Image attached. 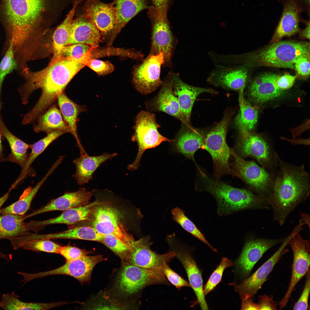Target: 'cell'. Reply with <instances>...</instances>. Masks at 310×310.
<instances>
[{
    "label": "cell",
    "instance_id": "55",
    "mask_svg": "<svg viewBox=\"0 0 310 310\" xmlns=\"http://www.w3.org/2000/svg\"><path fill=\"white\" fill-rule=\"evenodd\" d=\"M296 77V75L288 74L282 76L279 75L276 80V85L278 88L284 91L292 86Z\"/></svg>",
    "mask_w": 310,
    "mask_h": 310
},
{
    "label": "cell",
    "instance_id": "64",
    "mask_svg": "<svg viewBox=\"0 0 310 310\" xmlns=\"http://www.w3.org/2000/svg\"><path fill=\"white\" fill-rule=\"evenodd\" d=\"M1 108L0 96V108Z\"/></svg>",
    "mask_w": 310,
    "mask_h": 310
},
{
    "label": "cell",
    "instance_id": "37",
    "mask_svg": "<svg viewBox=\"0 0 310 310\" xmlns=\"http://www.w3.org/2000/svg\"><path fill=\"white\" fill-rule=\"evenodd\" d=\"M0 133L8 142L11 150L10 154L2 161L13 162L23 168L27 160V151L30 148L28 144L20 139L11 133L3 122L0 115Z\"/></svg>",
    "mask_w": 310,
    "mask_h": 310
},
{
    "label": "cell",
    "instance_id": "52",
    "mask_svg": "<svg viewBox=\"0 0 310 310\" xmlns=\"http://www.w3.org/2000/svg\"><path fill=\"white\" fill-rule=\"evenodd\" d=\"M152 5L150 7L149 16L152 18L155 16H167L170 0H151Z\"/></svg>",
    "mask_w": 310,
    "mask_h": 310
},
{
    "label": "cell",
    "instance_id": "11",
    "mask_svg": "<svg viewBox=\"0 0 310 310\" xmlns=\"http://www.w3.org/2000/svg\"><path fill=\"white\" fill-rule=\"evenodd\" d=\"M104 260L101 255H87L80 259L66 261L61 266L50 270L35 273L21 272L18 273L23 276L24 278L21 282H24V284L36 278L56 275L71 276L83 284L89 281L95 266Z\"/></svg>",
    "mask_w": 310,
    "mask_h": 310
},
{
    "label": "cell",
    "instance_id": "40",
    "mask_svg": "<svg viewBox=\"0 0 310 310\" xmlns=\"http://www.w3.org/2000/svg\"><path fill=\"white\" fill-rule=\"evenodd\" d=\"M66 133V132L62 130H55L47 134L46 136L34 144H30V148L31 149V152L28 156L26 164L22 169L20 174L13 184V185L16 186L24 178L32 163L51 144Z\"/></svg>",
    "mask_w": 310,
    "mask_h": 310
},
{
    "label": "cell",
    "instance_id": "12",
    "mask_svg": "<svg viewBox=\"0 0 310 310\" xmlns=\"http://www.w3.org/2000/svg\"><path fill=\"white\" fill-rule=\"evenodd\" d=\"M119 214L114 208L102 203L94 209L92 216L93 227L102 235L115 236L130 250L135 240L121 222Z\"/></svg>",
    "mask_w": 310,
    "mask_h": 310
},
{
    "label": "cell",
    "instance_id": "44",
    "mask_svg": "<svg viewBox=\"0 0 310 310\" xmlns=\"http://www.w3.org/2000/svg\"><path fill=\"white\" fill-rule=\"evenodd\" d=\"M171 213L173 219L184 229L208 245L213 251L217 252L216 249L210 245L195 225L185 216L184 211L176 207L172 210Z\"/></svg>",
    "mask_w": 310,
    "mask_h": 310
},
{
    "label": "cell",
    "instance_id": "6",
    "mask_svg": "<svg viewBox=\"0 0 310 310\" xmlns=\"http://www.w3.org/2000/svg\"><path fill=\"white\" fill-rule=\"evenodd\" d=\"M235 111L234 109L230 108L225 111L221 121L207 134L202 145L212 157L215 167L214 175L218 179L227 174L239 176L230 166V150L226 141L228 127Z\"/></svg>",
    "mask_w": 310,
    "mask_h": 310
},
{
    "label": "cell",
    "instance_id": "10",
    "mask_svg": "<svg viewBox=\"0 0 310 310\" xmlns=\"http://www.w3.org/2000/svg\"><path fill=\"white\" fill-rule=\"evenodd\" d=\"M296 234L293 230L292 232L286 237L277 251L266 261L251 276L245 278L239 284L235 282L229 285L232 286L235 291L238 293L241 299L250 298L253 300L258 290L261 289L263 284L279 260L284 255L288 252L286 248L290 239Z\"/></svg>",
    "mask_w": 310,
    "mask_h": 310
},
{
    "label": "cell",
    "instance_id": "18",
    "mask_svg": "<svg viewBox=\"0 0 310 310\" xmlns=\"http://www.w3.org/2000/svg\"><path fill=\"white\" fill-rule=\"evenodd\" d=\"M152 243L149 235L144 237L132 243L127 263L147 269L163 271L164 264L175 256L173 251L163 255L157 254L150 249Z\"/></svg>",
    "mask_w": 310,
    "mask_h": 310
},
{
    "label": "cell",
    "instance_id": "30",
    "mask_svg": "<svg viewBox=\"0 0 310 310\" xmlns=\"http://www.w3.org/2000/svg\"><path fill=\"white\" fill-rule=\"evenodd\" d=\"M116 20L114 32L108 41L111 46L121 29L135 16L143 9L149 8L147 0H115Z\"/></svg>",
    "mask_w": 310,
    "mask_h": 310
},
{
    "label": "cell",
    "instance_id": "29",
    "mask_svg": "<svg viewBox=\"0 0 310 310\" xmlns=\"http://www.w3.org/2000/svg\"><path fill=\"white\" fill-rule=\"evenodd\" d=\"M117 155V153H104L98 156H90L87 154L80 155L73 160L76 166V172L73 177L78 183L81 185L92 179L94 173L103 163L112 159Z\"/></svg>",
    "mask_w": 310,
    "mask_h": 310
},
{
    "label": "cell",
    "instance_id": "63",
    "mask_svg": "<svg viewBox=\"0 0 310 310\" xmlns=\"http://www.w3.org/2000/svg\"><path fill=\"white\" fill-rule=\"evenodd\" d=\"M1 301L0 300V308H1Z\"/></svg>",
    "mask_w": 310,
    "mask_h": 310
},
{
    "label": "cell",
    "instance_id": "32",
    "mask_svg": "<svg viewBox=\"0 0 310 310\" xmlns=\"http://www.w3.org/2000/svg\"><path fill=\"white\" fill-rule=\"evenodd\" d=\"M204 139L202 135L189 125L182 124L173 145L175 150L194 160V155L202 145Z\"/></svg>",
    "mask_w": 310,
    "mask_h": 310
},
{
    "label": "cell",
    "instance_id": "49",
    "mask_svg": "<svg viewBox=\"0 0 310 310\" xmlns=\"http://www.w3.org/2000/svg\"><path fill=\"white\" fill-rule=\"evenodd\" d=\"M91 252L90 251L81 249L69 244L66 245L61 246L59 254L65 258L66 261L82 258Z\"/></svg>",
    "mask_w": 310,
    "mask_h": 310
},
{
    "label": "cell",
    "instance_id": "57",
    "mask_svg": "<svg viewBox=\"0 0 310 310\" xmlns=\"http://www.w3.org/2000/svg\"><path fill=\"white\" fill-rule=\"evenodd\" d=\"M310 18H309L307 20H304L303 22L305 24V28L302 30H300L299 32V37L301 38L310 39Z\"/></svg>",
    "mask_w": 310,
    "mask_h": 310
},
{
    "label": "cell",
    "instance_id": "9",
    "mask_svg": "<svg viewBox=\"0 0 310 310\" xmlns=\"http://www.w3.org/2000/svg\"><path fill=\"white\" fill-rule=\"evenodd\" d=\"M237 173L255 193L266 200L271 191L276 173L258 166L254 161L245 160L230 150Z\"/></svg>",
    "mask_w": 310,
    "mask_h": 310
},
{
    "label": "cell",
    "instance_id": "43",
    "mask_svg": "<svg viewBox=\"0 0 310 310\" xmlns=\"http://www.w3.org/2000/svg\"><path fill=\"white\" fill-rule=\"evenodd\" d=\"M94 48L91 46L83 44L68 45L62 49L60 59L69 58L82 63L86 66L87 61L91 58V53Z\"/></svg>",
    "mask_w": 310,
    "mask_h": 310
},
{
    "label": "cell",
    "instance_id": "4",
    "mask_svg": "<svg viewBox=\"0 0 310 310\" xmlns=\"http://www.w3.org/2000/svg\"><path fill=\"white\" fill-rule=\"evenodd\" d=\"M310 55L309 42L280 41L269 44L257 51L243 55L245 66H265L294 69L299 57Z\"/></svg>",
    "mask_w": 310,
    "mask_h": 310
},
{
    "label": "cell",
    "instance_id": "14",
    "mask_svg": "<svg viewBox=\"0 0 310 310\" xmlns=\"http://www.w3.org/2000/svg\"><path fill=\"white\" fill-rule=\"evenodd\" d=\"M290 245L293 253L292 272L290 284L285 296L279 302V309L287 305L292 291L298 282L306 274L309 269L310 246L309 240L303 239L299 233L290 239Z\"/></svg>",
    "mask_w": 310,
    "mask_h": 310
},
{
    "label": "cell",
    "instance_id": "31",
    "mask_svg": "<svg viewBox=\"0 0 310 310\" xmlns=\"http://www.w3.org/2000/svg\"><path fill=\"white\" fill-rule=\"evenodd\" d=\"M57 100L63 119L68 126L71 134L76 140L80 154H86L80 141L77 128V123L79 120L78 116L81 113L87 111L86 106L79 105L73 102L64 92L59 95Z\"/></svg>",
    "mask_w": 310,
    "mask_h": 310
},
{
    "label": "cell",
    "instance_id": "27",
    "mask_svg": "<svg viewBox=\"0 0 310 310\" xmlns=\"http://www.w3.org/2000/svg\"><path fill=\"white\" fill-rule=\"evenodd\" d=\"M101 40L98 30L89 19L81 15L73 20L68 45L83 44L96 48Z\"/></svg>",
    "mask_w": 310,
    "mask_h": 310
},
{
    "label": "cell",
    "instance_id": "54",
    "mask_svg": "<svg viewBox=\"0 0 310 310\" xmlns=\"http://www.w3.org/2000/svg\"><path fill=\"white\" fill-rule=\"evenodd\" d=\"M257 303L258 310H276L277 303L273 300L272 295L259 296Z\"/></svg>",
    "mask_w": 310,
    "mask_h": 310
},
{
    "label": "cell",
    "instance_id": "41",
    "mask_svg": "<svg viewBox=\"0 0 310 310\" xmlns=\"http://www.w3.org/2000/svg\"><path fill=\"white\" fill-rule=\"evenodd\" d=\"M9 240L15 250L21 248L34 251L59 254L61 247L48 239L24 240L16 237Z\"/></svg>",
    "mask_w": 310,
    "mask_h": 310
},
{
    "label": "cell",
    "instance_id": "7",
    "mask_svg": "<svg viewBox=\"0 0 310 310\" xmlns=\"http://www.w3.org/2000/svg\"><path fill=\"white\" fill-rule=\"evenodd\" d=\"M160 127L156 122L154 114L144 111L138 113L134 128L135 132L131 139L133 142L137 143L138 152L134 161L127 166L128 170L133 171L137 168L146 150L155 148L163 142H171L173 141L160 133L158 128Z\"/></svg>",
    "mask_w": 310,
    "mask_h": 310
},
{
    "label": "cell",
    "instance_id": "28",
    "mask_svg": "<svg viewBox=\"0 0 310 310\" xmlns=\"http://www.w3.org/2000/svg\"><path fill=\"white\" fill-rule=\"evenodd\" d=\"M246 67L217 69L208 78L209 82L216 86L235 90H243L248 78Z\"/></svg>",
    "mask_w": 310,
    "mask_h": 310
},
{
    "label": "cell",
    "instance_id": "20",
    "mask_svg": "<svg viewBox=\"0 0 310 310\" xmlns=\"http://www.w3.org/2000/svg\"><path fill=\"white\" fill-rule=\"evenodd\" d=\"M152 18L153 20L152 45L150 54L156 55L162 53L164 57V64L170 66L175 41L167 16Z\"/></svg>",
    "mask_w": 310,
    "mask_h": 310
},
{
    "label": "cell",
    "instance_id": "13",
    "mask_svg": "<svg viewBox=\"0 0 310 310\" xmlns=\"http://www.w3.org/2000/svg\"><path fill=\"white\" fill-rule=\"evenodd\" d=\"M166 240L183 266L189 283L197 298V302L202 310H208L203 291L201 272L189 251L177 238L175 233L167 236Z\"/></svg>",
    "mask_w": 310,
    "mask_h": 310
},
{
    "label": "cell",
    "instance_id": "59",
    "mask_svg": "<svg viewBox=\"0 0 310 310\" xmlns=\"http://www.w3.org/2000/svg\"><path fill=\"white\" fill-rule=\"evenodd\" d=\"M301 219L305 223L310 229V216L307 213H300Z\"/></svg>",
    "mask_w": 310,
    "mask_h": 310
},
{
    "label": "cell",
    "instance_id": "47",
    "mask_svg": "<svg viewBox=\"0 0 310 310\" xmlns=\"http://www.w3.org/2000/svg\"><path fill=\"white\" fill-rule=\"evenodd\" d=\"M100 242L103 243L123 260L127 261V260L130 249L115 236L111 235H103Z\"/></svg>",
    "mask_w": 310,
    "mask_h": 310
},
{
    "label": "cell",
    "instance_id": "35",
    "mask_svg": "<svg viewBox=\"0 0 310 310\" xmlns=\"http://www.w3.org/2000/svg\"><path fill=\"white\" fill-rule=\"evenodd\" d=\"M36 121L37 123L33 126V130L36 133L43 132L47 134L54 131L60 130L71 134L68 126L55 104L40 115Z\"/></svg>",
    "mask_w": 310,
    "mask_h": 310
},
{
    "label": "cell",
    "instance_id": "48",
    "mask_svg": "<svg viewBox=\"0 0 310 310\" xmlns=\"http://www.w3.org/2000/svg\"><path fill=\"white\" fill-rule=\"evenodd\" d=\"M86 66L100 76H104L110 73L113 72L114 69V66L110 62L94 58H90L88 60Z\"/></svg>",
    "mask_w": 310,
    "mask_h": 310
},
{
    "label": "cell",
    "instance_id": "61",
    "mask_svg": "<svg viewBox=\"0 0 310 310\" xmlns=\"http://www.w3.org/2000/svg\"><path fill=\"white\" fill-rule=\"evenodd\" d=\"M1 134L0 133V161H2L3 159L2 158L3 155V148L1 142Z\"/></svg>",
    "mask_w": 310,
    "mask_h": 310
},
{
    "label": "cell",
    "instance_id": "1",
    "mask_svg": "<svg viewBox=\"0 0 310 310\" xmlns=\"http://www.w3.org/2000/svg\"><path fill=\"white\" fill-rule=\"evenodd\" d=\"M74 0H0V22L14 51L25 52L37 44Z\"/></svg>",
    "mask_w": 310,
    "mask_h": 310
},
{
    "label": "cell",
    "instance_id": "42",
    "mask_svg": "<svg viewBox=\"0 0 310 310\" xmlns=\"http://www.w3.org/2000/svg\"><path fill=\"white\" fill-rule=\"evenodd\" d=\"M19 296L13 292L3 294L1 300V308L4 310H44L51 309V303H27L20 301Z\"/></svg>",
    "mask_w": 310,
    "mask_h": 310
},
{
    "label": "cell",
    "instance_id": "26",
    "mask_svg": "<svg viewBox=\"0 0 310 310\" xmlns=\"http://www.w3.org/2000/svg\"><path fill=\"white\" fill-rule=\"evenodd\" d=\"M162 85L157 95L147 103V108L151 111L164 112L181 121L179 106L170 74Z\"/></svg>",
    "mask_w": 310,
    "mask_h": 310
},
{
    "label": "cell",
    "instance_id": "15",
    "mask_svg": "<svg viewBox=\"0 0 310 310\" xmlns=\"http://www.w3.org/2000/svg\"><path fill=\"white\" fill-rule=\"evenodd\" d=\"M162 53L150 54L142 63L136 67L133 73V83L140 93L146 95L155 91L162 83L160 78L161 67L164 64Z\"/></svg>",
    "mask_w": 310,
    "mask_h": 310
},
{
    "label": "cell",
    "instance_id": "5",
    "mask_svg": "<svg viewBox=\"0 0 310 310\" xmlns=\"http://www.w3.org/2000/svg\"><path fill=\"white\" fill-rule=\"evenodd\" d=\"M205 189L216 198L217 212L220 216L246 209H270L265 199L249 190L214 181H209Z\"/></svg>",
    "mask_w": 310,
    "mask_h": 310
},
{
    "label": "cell",
    "instance_id": "16",
    "mask_svg": "<svg viewBox=\"0 0 310 310\" xmlns=\"http://www.w3.org/2000/svg\"><path fill=\"white\" fill-rule=\"evenodd\" d=\"M241 136L237 147L243 157H253L269 171L278 167V155L264 139L250 133Z\"/></svg>",
    "mask_w": 310,
    "mask_h": 310
},
{
    "label": "cell",
    "instance_id": "46",
    "mask_svg": "<svg viewBox=\"0 0 310 310\" xmlns=\"http://www.w3.org/2000/svg\"><path fill=\"white\" fill-rule=\"evenodd\" d=\"M234 265L232 261L226 257L222 258L220 263L209 278L203 288L204 295L213 290L221 281L224 270Z\"/></svg>",
    "mask_w": 310,
    "mask_h": 310
},
{
    "label": "cell",
    "instance_id": "24",
    "mask_svg": "<svg viewBox=\"0 0 310 310\" xmlns=\"http://www.w3.org/2000/svg\"><path fill=\"white\" fill-rule=\"evenodd\" d=\"M279 75L266 73L258 76L251 82L248 88L249 98L253 102L262 104L280 97L285 93L277 86Z\"/></svg>",
    "mask_w": 310,
    "mask_h": 310
},
{
    "label": "cell",
    "instance_id": "34",
    "mask_svg": "<svg viewBox=\"0 0 310 310\" xmlns=\"http://www.w3.org/2000/svg\"><path fill=\"white\" fill-rule=\"evenodd\" d=\"M61 163L57 159L43 178L34 187L29 186L26 188L20 195L19 199L9 206L1 209V215L14 214L24 215L29 209L31 202L43 183Z\"/></svg>",
    "mask_w": 310,
    "mask_h": 310
},
{
    "label": "cell",
    "instance_id": "36",
    "mask_svg": "<svg viewBox=\"0 0 310 310\" xmlns=\"http://www.w3.org/2000/svg\"><path fill=\"white\" fill-rule=\"evenodd\" d=\"M80 2L79 0H74L71 9L54 32L52 39L53 55L49 64H53L60 59L62 49L68 45L72 23L76 8Z\"/></svg>",
    "mask_w": 310,
    "mask_h": 310
},
{
    "label": "cell",
    "instance_id": "58",
    "mask_svg": "<svg viewBox=\"0 0 310 310\" xmlns=\"http://www.w3.org/2000/svg\"><path fill=\"white\" fill-rule=\"evenodd\" d=\"M296 3L303 11L306 12L310 18V0H292Z\"/></svg>",
    "mask_w": 310,
    "mask_h": 310
},
{
    "label": "cell",
    "instance_id": "23",
    "mask_svg": "<svg viewBox=\"0 0 310 310\" xmlns=\"http://www.w3.org/2000/svg\"><path fill=\"white\" fill-rule=\"evenodd\" d=\"M101 203L96 200L83 206L64 211L55 218L43 221L31 220L29 222L31 230L36 232L52 224H64L69 226L83 221H92L95 208Z\"/></svg>",
    "mask_w": 310,
    "mask_h": 310
},
{
    "label": "cell",
    "instance_id": "19",
    "mask_svg": "<svg viewBox=\"0 0 310 310\" xmlns=\"http://www.w3.org/2000/svg\"><path fill=\"white\" fill-rule=\"evenodd\" d=\"M82 15L90 20L98 30L102 40L109 41L115 32L116 17L113 3L106 4L98 0H87Z\"/></svg>",
    "mask_w": 310,
    "mask_h": 310
},
{
    "label": "cell",
    "instance_id": "38",
    "mask_svg": "<svg viewBox=\"0 0 310 310\" xmlns=\"http://www.w3.org/2000/svg\"><path fill=\"white\" fill-rule=\"evenodd\" d=\"M25 215H0V240L10 239L30 234Z\"/></svg>",
    "mask_w": 310,
    "mask_h": 310
},
{
    "label": "cell",
    "instance_id": "53",
    "mask_svg": "<svg viewBox=\"0 0 310 310\" xmlns=\"http://www.w3.org/2000/svg\"><path fill=\"white\" fill-rule=\"evenodd\" d=\"M163 271L168 281L177 288L179 289L183 286L191 287L189 283L172 270L167 264H164Z\"/></svg>",
    "mask_w": 310,
    "mask_h": 310
},
{
    "label": "cell",
    "instance_id": "8",
    "mask_svg": "<svg viewBox=\"0 0 310 310\" xmlns=\"http://www.w3.org/2000/svg\"><path fill=\"white\" fill-rule=\"evenodd\" d=\"M166 282L162 270L143 268L127 263L119 274L117 285L121 293L129 295L146 286Z\"/></svg>",
    "mask_w": 310,
    "mask_h": 310
},
{
    "label": "cell",
    "instance_id": "33",
    "mask_svg": "<svg viewBox=\"0 0 310 310\" xmlns=\"http://www.w3.org/2000/svg\"><path fill=\"white\" fill-rule=\"evenodd\" d=\"M93 227L76 226L57 233L38 234L31 233L26 236L28 240L40 239H80L100 242L102 236Z\"/></svg>",
    "mask_w": 310,
    "mask_h": 310
},
{
    "label": "cell",
    "instance_id": "60",
    "mask_svg": "<svg viewBox=\"0 0 310 310\" xmlns=\"http://www.w3.org/2000/svg\"><path fill=\"white\" fill-rule=\"evenodd\" d=\"M11 190L10 189L7 192L0 197V214L1 206L7 199Z\"/></svg>",
    "mask_w": 310,
    "mask_h": 310
},
{
    "label": "cell",
    "instance_id": "39",
    "mask_svg": "<svg viewBox=\"0 0 310 310\" xmlns=\"http://www.w3.org/2000/svg\"><path fill=\"white\" fill-rule=\"evenodd\" d=\"M239 103L240 109L235 120V124L239 130L241 136L248 133L255 127L257 121L258 111L243 97V90H240Z\"/></svg>",
    "mask_w": 310,
    "mask_h": 310
},
{
    "label": "cell",
    "instance_id": "3",
    "mask_svg": "<svg viewBox=\"0 0 310 310\" xmlns=\"http://www.w3.org/2000/svg\"><path fill=\"white\" fill-rule=\"evenodd\" d=\"M278 170L266 201L273 212L274 220L280 226L299 204L306 201L310 192L309 175L304 165H292L278 157Z\"/></svg>",
    "mask_w": 310,
    "mask_h": 310
},
{
    "label": "cell",
    "instance_id": "22",
    "mask_svg": "<svg viewBox=\"0 0 310 310\" xmlns=\"http://www.w3.org/2000/svg\"><path fill=\"white\" fill-rule=\"evenodd\" d=\"M283 6L282 13L273 37L269 44L281 40L284 37H290L298 33L299 24L304 20L301 16L303 10L292 0H277Z\"/></svg>",
    "mask_w": 310,
    "mask_h": 310
},
{
    "label": "cell",
    "instance_id": "17",
    "mask_svg": "<svg viewBox=\"0 0 310 310\" xmlns=\"http://www.w3.org/2000/svg\"><path fill=\"white\" fill-rule=\"evenodd\" d=\"M285 239L252 237L247 239L240 255L235 262L237 272L242 277L247 278L264 254L272 247L282 243Z\"/></svg>",
    "mask_w": 310,
    "mask_h": 310
},
{
    "label": "cell",
    "instance_id": "50",
    "mask_svg": "<svg viewBox=\"0 0 310 310\" xmlns=\"http://www.w3.org/2000/svg\"><path fill=\"white\" fill-rule=\"evenodd\" d=\"M310 55L298 57L294 64L296 77L303 79L307 78L310 75Z\"/></svg>",
    "mask_w": 310,
    "mask_h": 310
},
{
    "label": "cell",
    "instance_id": "62",
    "mask_svg": "<svg viewBox=\"0 0 310 310\" xmlns=\"http://www.w3.org/2000/svg\"><path fill=\"white\" fill-rule=\"evenodd\" d=\"M0 258L3 259L7 261L10 259L9 257L5 254L0 251Z\"/></svg>",
    "mask_w": 310,
    "mask_h": 310
},
{
    "label": "cell",
    "instance_id": "21",
    "mask_svg": "<svg viewBox=\"0 0 310 310\" xmlns=\"http://www.w3.org/2000/svg\"><path fill=\"white\" fill-rule=\"evenodd\" d=\"M174 93L177 97L179 106L182 124L189 125L194 103L198 96L202 93L215 94L217 92L211 88L193 86L183 82L179 75L170 73Z\"/></svg>",
    "mask_w": 310,
    "mask_h": 310
},
{
    "label": "cell",
    "instance_id": "25",
    "mask_svg": "<svg viewBox=\"0 0 310 310\" xmlns=\"http://www.w3.org/2000/svg\"><path fill=\"white\" fill-rule=\"evenodd\" d=\"M92 193L83 187L72 192H66L63 195L50 201L45 206L26 215L29 218L43 213L55 211H64L69 209L83 206L90 203Z\"/></svg>",
    "mask_w": 310,
    "mask_h": 310
},
{
    "label": "cell",
    "instance_id": "2",
    "mask_svg": "<svg viewBox=\"0 0 310 310\" xmlns=\"http://www.w3.org/2000/svg\"><path fill=\"white\" fill-rule=\"evenodd\" d=\"M85 65L70 59L61 58L49 64L44 69L32 71L27 68L20 73L26 82L18 89L23 104L28 103L31 94L41 89L42 93L34 107L24 115L30 123L35 122L38 117L53 105L59 95L63 92L75 76Z\"/></svg>",
    "mask_w": 310,
    "mask_h": 310
},
{
    "label": "cell",
    "instance_id": "51",
    "mask_svg": "<svg viewBox=\"0 0 310 310\" xmlns=\"http://www.w3.org/2000/svg\"><path fill=\"white\" fill-rule=\"evenodd\" d=\"M310 269L306 274V279L302 293L298 301L294 305L293 310H308L309 308L308 299L310 290Z\"/></svg>",
    "mask_w": 310,
    "mask_h": 310
},
{
    "label": "cell",
    "instance_id": "45",
    "mask_svg": "<svg viewBox=\"0 0 310 310\" xmlns=\"http://www.w3.org/2000/svg\"><path fill=\"white\" fill-rule=\"evenodd\" d=\"M9 44L7 50L0 63V96L2 83L5 77L18 67L14 57L12 41L10 42Z\"/></svg>",
    "mask_w": 310,
    "mask_h": 310
},
{
    "label": "cell",
    "instance_id": "56",
    "mask_svg": "<svg viewBox=\"0 0 310 310\" xmlns=\"http://www.w3.org/2000/svg\"><path fill=\"white\" fill-rule=\"evenodd\" d=\"M241 310H258L257 303H255L253 300L250 298L241 299Z\"/></svg>",
    "mask_w": 310,
    "mask_h": 310
}]
</instances>
